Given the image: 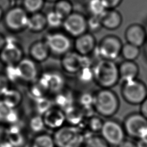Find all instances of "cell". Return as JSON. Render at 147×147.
I'll use <instances>...</instances> for the list:
<instances>
[{"label": "cell", "mask_w": 147, "mask_h": 147, "mask_svg": "<svg viewBox=\"0 0 147 147\" xmlns=\"http://www.w3.org/2000/svg\"><path fill=\"white\" fill-rule=\"evenodd\" d=\"M79 103L85 109L91 107L94 109V94L92 95L90 93H84L82 94L79 98Z\"/></svg>", "instance_id": "74e56055"}, {"label": "cell", "mask_w": 147, "mask_h": 147, "mask_svg": "<svg viewBox=\"0 0 147 147\" xmlns=\"http://www.w3.org/2000/svg\"><path fill=\"white\" fill-rule=\"evenodd\" d=\"M49 1H56V0H49Z\"/></svg>", "instance_id": "f907efd6"}, {"label": "cell", "mask_w": 147, "mask_h": 147, "mask_svg": "<svg viewBox=\"0 0 147 147\" xmlns=\"http://www.w3.org/2000/svg\"><path fill=\"white\" fill-rule=\"evenodd\" d=\"M100 136L111 146L117 147L126 138V133L122 124L118 121L109 119L103 121L100 131Z\"/></svg>", "instance_id": "52a82bcc"}, {"label": "cell", "mask_w": 147, "mask_h": 147, "mask_svg": "<svg viewBox=\"0 0 147 147\" xmlns=\"http://www.w3.org/2000/svg\"><path fill=\"white\" fill-rule=\"evenodd\" d=\"M140 54V48L129 43L123 44L121 55L124 60L135 61L138 59Z\"/></svg>", "instance_id": "d4e9b609"}, {"label": "cell", "mask_w": 147, "mask_h": 147, "mask_svg": "<svg viewBox=\"0 0 147 147\" xmlns=\"http://www.w3.org/2000/svg\"><path fill=\"white\" fill-rule=\"evenodd\" d=\"M40 84L44 88L52 92L60 91L64 86V80L61 75L56 73L45 75L41 80Z\"/></svg>", "instance_id": "ffe728a7"}, {"label": "cell", "mask_w": 147, "mask_h": 147, "mask_svg": "<svg viewBox=\"0 0 147 147\" xmlns=\"http://www.w3.org/2000/svg\"><path fill=\"white\" fill-rule=\"evenodd\" d=\"M6 141L14 147H24L28 142L26 131L18 124L7 126Z\"/></svg>", "instance_id": "9a60e30c"}, {"label": "cell", "mask_w": 147, "mask_h": 147, "mask_svg": "<svg viewBox=\"0 0 147 147\" xmlns=\"http://www.w3.org/2000/svg\"><path fill=\"white\" fill-rule=\"evenodd\" d=\"M7 129V126H3L2 125H0V141H6Z\"/></svg>", "instance_id": "7bdbcfd3"}, {"label": "cell", "mask_w": 147, "mask_h": 147, "mask_svg": "<svg viewBox=\"0 0 147 147\" xmlns=\"http://www.w3.org/2000/svg\"><path fill=\"white\" fill-rule=\"evenodd\" d=\"M96 45L95 37L89 32L77 37L75 42L76 51L82 56H88L93 53Z\"/></svg>", "instance_id": "5bb4252c"}, {"label": "cell", "mask_w": 147, "mask_h": 147, "mask_svg": "<svg viewBox=\"0 0 147 147\" xmlns=\"http://www.w3.org/2000/svg\"><path fill=\"white\" fill-rule=\"evenodd\" d=\"M144 27H145V26H144ZM145 30H146V34H147V25H146V27H145Z\"/></svg>", "instance_id": "681fc988"}, {"label": "cell", "mask_w": 147, "mask_h": 147, "mask_svg": "<svg viewBox=\"0 0 147 147\" xmlns=\"http://www.w3.org/2000/svg\"><path fill=\"white\" fill-rule=\"evenodd\" d=\"M51 105V102L47 98L42 97L38 98L36 103V108L38 114L42 115L52 107Z\"/></svg>", "instance_id": "1f68e13d"}, {"label": "cell", "mask_w": 147, "mask_h": 147, "mask_svg": "<svg viewBox=\"0 0 147 147\" xmlns=\"http://www.w3.org/2000/svg\"><path fill=\"white\" fill-rule=\"evenodd\" d=\"M140 113L147 119V98L140 105Z\"/></svg>", "instance_id": "60d3db41"}, {"label": "cell", "mask_w": 147, "mask_h": 147, "mask_svg": "<svg viewBox=\"0 0 147 147\" xmlns=\"http://www.w3.org/2000/svg\"><path fill=\"white\" fill-rule=\"evenodd\" d=\"M144 46H145V48H144V54L145 55V57L147 59V41H146V42L145 43V44Z\"/></svg>", "instance_id": "7dc6e473"}, {"label": "cell", "mask_w": 147, "mask_h": 147, "mask_svg": "<svg viewBox=\"0 0 147 147\" xmlns=\"http://www.w3.org/2000/svg\"><path fill=\"white\" fill-rule=\"evenodd\" d=\"M123 44L115 35H107L103 37L95 48L100 59L114 61L120 55Z\"/></svg>", "instance_id": "5b68a950"}, {"label": "cell", "mask_w": 147, "mask_h": 147, "mask_svg": "<svg viewBox=\"0 0 147 147\" xmlns=\"http://www.w3.org/2000/svg\"><path fill=\"white\" fill-rule=\"evenodd\" d=\"M49 51V49L45 42L38 41L32 46L30 53L34 59L41 61L48 57Z\"/></svg>", "instance_id": "7402d4cb"}, {"label": "cell", "mask_w": 147, "mask_h": 147, "mask_svg": "<svg viewBox=\"0 0 147 147\" xmlns=\"http://www.w3.org/2000/svg\"><path fill=\"white\" fill-rule=\"evenodd\" d=\"M118 66L119 80L126 82L138 78L140 69L134 61L123 60Z\"/></svg>", "instance_id": "ac0fdd59"}, {"label": "cell", "mask_w": 147, "mask_h": 147, "mask_svg": "<svg viewBox=\"0 0 147 147\" xmlns=\"http://www.w3.org/2000/svg\"><path fill=\"white\" fill-rule=\"evenodd\" d=\"M0 147H14L7 141H1Z\"/></svg>", "instance_id": "f6af8a7d"}, {"label": "cell", "mask_w": 147, "mask_h": 147, "mask_svg": "<svg viewBox=\"0 0 147 147\" xmlns=\"http://www.w3.org/2000/svg\"><path fill=\"white\" fill-rule=\"evenodd\" d=\"M136 144L137 147H147V138L137 139Z\"/></svg>", "instance_id": "ee69618b"}, {"label": "cell", "mask_w": 147, "mask_h": 147, "mask_svg": "<svg viewBox=\"0 0 147 147\" xmlns=\"http://www.w3.org/2000/svg\"><path fill=\"white\" fill-rule=\"evenodd\" d=\"M65 121L68 122L70 125L77 126L80 123L83 117V112L79 109L72 106L68 107L64 111Z\"/></svg>", "instance_id": "603a6c76"}, {"label": "cell", "mask_w": 147, "mask_h": 147, "mask_svg": "<svg viewBox=\"0 0 147 147\" xmlns=\"http://www.w3.org/2000/svg\"><path fill=\"white\" fill-rule=\"evenodd\" d=\"M47 24L53 28H56L63 24V19L55 11L49 12L46 16Z\"/></svg>", "instance_id": "d590c367"}, {"label": "cell", "mask_w": 147, "mask_h": 147, "mask_svg": "<svg viewBox=\"0 0 147 147\" xmlns=\"http://www.w3.org/2000/svg\"><path fill=\"white\" fill-rule=\"evenodd\" d=\"M50 51L56 54L66 53L71 47V41L65 35L55 33L48 35L45 41Z\"/></svg>", "instance_id": "7c38bea8"}, {"label": "cell", "mask_w": 147, "mask_h": 147, "mask_svg": "<svg viewBox=\"0 0 147 147\" xmlns=\"http://www.w3.org/2000/svg\"><path fill=\"white\" fill-rule=\"evenodd\" d=\"M107 9H115L122 3L123 0H103Z\"/></svg>", "instance_id": "ab89813d"}, {"label": "cell", "mask_w": 147, "mask_h": 147, "mask_svg": "<svg viewBox=\"0 0 147 147\" xmlns=\"http://www.w3.org/2000/svg\"><path fill=\"white\" fill-rule=\"evenodd\" d=\"M28 147H56L53 136L48 133L42 132L36 134L27 143Z\"/></svg>", "instance_id": "44dd1931"}, {"label": "cell", "mask_w": 147, "mask_h": 147, "mask_svg": "<svg viewBox=\"0 0 147 147\" xmlns=\"http://www.w3.org/2000/svg\"><path fill=\"white\" fill-rule=\"evenodd\" d=\"M122 125L128 136L136 139L147 138V119L140 113L129 114Z\"/></svg>", "instance_id": "8992f818"}, {"label": "cell", "mask_w": 147, "mask_h": 147, "mask_svg": "<svg viewBox=\"0 0 147 147\" xmlns=\"http://www.w3.org/2000/svg\"><path fill=\"white\" fill-rule=\"evenodd\" d=\"M46 24V17L41 13H35L28 17L26 26L31 30L40 31L44 29Z\"/></svg>", "instance_id": "cb8c5ba5"}, {"label": "cell", "mask_w": 147, "mask_h": 147, "mask_svg": "<svg viewBox=\"0 0 147 147\" xmlns=\"http://www.w3.org/2000/svg\"><path fill=\"white\" fill-rule=\"evenodd\" d=\"M56 147H81L86 137L78 126L63 125L52 135Z\"/></svg>", "instance_id": "3957f363"}, {"label": "cell", "mask_w": 147, "mask_h": 147, "mask_svg": "<svg viewBox=\"0 0 147 147\" xmlns=\"http://www.w3.org/2000/svg\"><path fill=\"white\" fill-rule=\"evenodd\" d=\"M46 129L56 130L64 125L65 117L64 112L57 108H51L42 115Z\"/></svg>", "instance_id": "4fadbf2b"}, {"label": "cell", "mask_w": 147, "mask_h": 147, "mask_svg": "<svg viewBox=\"0 0 147 147\" xmlns=\"http://www.w3.org/2000/svg\"><path fill=\"white\" fill-rule=\"evenodd\" d=\"M125 38L126 42L137 46L143 47L147 41V34L144 26L139 24H132L126 29Z\"/></svg>", "instance_id": "30bf717a"}, {"label": "cell", "mask_w": 147, "mask_h": 147, "mask_svg": "<svg viewBox=\"0 0 147 147\" xmlns=\"http://www.w3.org/2000/svg\"><path fill=\"white\" fill-rule=\"evenodd\" d=\"M13 109L3 100H0V122L6 123L8 117Z\"/></svg>", "instance_id": "8d00e7d4"}, {"label": "cell", "mask_w": 147, "mask_h": 147, "mask_svg": "<svg viewBox=\"0 0 147 147\" xmlns=\"http://www.w3.org/2000/svg\"><path fill=\"white\" fill-rule=\"evenodd\" d=\"M117 147H137V146L136 142L131 140L125 139Z\"/></svg>", "instance_id": "b9f144b4"}, {"label": "cell", "mask_w": 147, "mask_h": 147, "mask_svg": "<svg viewBox=\"0 0 147 147\" xmlns=\"http://www.w3.org/2000/svg\"><path fill=\"white\" fill-rule=\"evenodd\" d=\"M6 44L5 39L3 38V37L0 34V51L2 50L3 47L5 46Z\"/></svg>", "instance_id": "bcb514c9"}, {"label": "cell", "mask_w": 147, "mask_h": 147, "mask_svg": "<svg viewBox=\"0 0 147 147\" xmlns=\"http://www.w3.org/2000/svg\"><path fill=\"white\" fill-rule=\"evenodd\" d=\"M83 147H110L105 140L98 135H91L85 138Z\"/></svg>", "instance_id": "f546056e"}, {"label": "cell", "mask_w": 147, "mask_h": 147, "mask_svg": "<svg viewBox=\"0 0 147 147\" xmlns=\"http://www.w3.org/2000/svg\"><path fill=\"white\" fill-rule=\"evenodd\" d=\"M121 94L126 103L131 105H140L147 98V87L137 78L123 82Z\"/></svg>", "instance_id": "277c9868"}, {"label": "cell", "mask_w": 147, "mask_h": 147, "mask_svg": "<svg viewBox=\"0 0 147 147\" xmlns=\"http://www.w3.org/2000/svg\"><path fill=\"white\" fill-rule=\"evenodd\" d=\"M29 131L36 134L44 132L45 128L42 115L36 114L30 118L28 123Z\"/></svg>", "instance_id": "484cf974"}, {"label": "cell", "mask_w": 147, "mask_h": 147, "mask_svg": "<svg viewBox=\"0 0 147 147\" xmlns=\"http://www.w3.org/2000/svg\"><path fill=\"white\" fill-rule=\"evenodd\" d=\"M87 30H89L91 32H97L103 28L100 17L90 16V17L87 19Z\"/></svg>", "instance_id": "4dcf8cb0"}, {"label": "cell", "mask_w": 147, "mask_h": 147, "mask_svg": "<svg viewBox=\"0 0 147 147\" xmlns=\"http://www.w3.org/2000/svg\"><path fill=\"white\" fill-rule=\"evenodd\" d=\"M22 56L21 49L14 43L5 44L0 53L2 61L9 65L18 63L22 59Z\"/></svg>", "instance_id": "2e32d148"}, {"label": "cell", "mask_w": 147, "mask_h": 147, "mask_svg": "<svg viewBox=\"0 0 147 147\" xmlns=\"http://www.w3.org/2000/svg\"><path fill=\"white\" fill-rule=\"evenodd\" d=\"M1 16H2V10H1V9H0V18H1Z\"/></svg>", "instance_id": "c3c4849f"}, {"label": "cell", "mask_w": 147, "mask_h": 147, "mask_svg": "<svg viewBox=\"0 0 147 147\" xmlns=\"http://www.w3.org/2000/svg\"><path fill=\"white\" fill-rule=\"evenodd\" d=\"M87 56H82L77 52H67L63 57V68L69 73L78 72L84 67L91 66Z\"/></svg>", "instance_id": "9c48e42d"}, {"label": "cell", "mask_w": 147, "mask_h": 147, "mask_svg": "<svg viewBox=\"0 0 147 147\" xmlns=\"http://www.w3.org/2000/svg\"><path fill=\"white\" fill-rule=\"evenodd\" d=\"M9 89V80L6 76L0 74V95H3Z\"/></svg>", "instance_id": "f35d334b"}, {"label": "cell", "mask_w": 147, "mask_h": 147, "mask_svg": "<svg viewBox=\"0 0 147 147\" xmlns=\"http://www.w3.org/2000/svg\"><path fill=\"white\" fill-rule=\"evenodd\" d=\"M88 9L91 16L101 17L107 10L103 0H90Z\"/></svg>", "instance_id": "83f0119b"}, {"label": "cell", "mask_w": 147, "mask_h": 147, "mask_svg": "<svg viewBox=\"0 0 147 147\" xmlns=\"http://www.w3.org/2000/svg\"><path fill=\"white\" fill-rule=\"evenodd\" d=\"M28 17L26 11L20 7H14L6 14L5 21L6 25L12 30H19L26 26Z\"/></svg>", "instance_id": "8fae6325"}, {"label": "cell", "mask_w": 147, "mask_h": 147, "mask_svg": "<svg viewBox=\"0 0 147 147\" xmlns=\"http://www.w3.org/2000/svg\"><path fill=\"white\" fill-rule=\"evenodd\" d=\"M72 6L69 2L66 0H60L56 3L54 11L64 20L72 13Z\"/></svg>", "instance_id": "f1b7e54d"}, {"label": "cell", "mask_w": 147, "mask_h": 147, "mask_svg": "<svg viewBox=\"0 0 147 147\" xmlns=\"http://www.w3.org/2000/svg\"><path fill=\"white\" fill-rule=\"evenodd\" d=\"M119 99L117 94L109 88H100L94 94L93 107L101 117L110 118L119 108Z\"/></svg>", "instance_id": "7a4b0ae2"}, {"label": "cell", "mask_w": 147, "mask_h": 147, "mask_svg": "<svg viewBox=\"0 0 147 147\" xmlns=\"http://www.w3.org/2000/svg\"><path fill=\"white\" fill-rule=\"evenodd\" d=\"M43 3V0H24L25 10L31 13L38 11L42 7Z\"/></svg>", "instance_id": "836d02e7"}, {"label": "cell", "mask_w": 147, "mask_h": 147, "mask_svg": "<svg viewBox=\"0 0 147 147\" xmlns=\"http://www.w3.org/2000/svg\"><path fill=\"white\" fill-rule=\"evenodd\" d=\"M103 123V121L100 117L91 116L87 122V126L91 132L98 133L100 132Z\"/></svg>", "instance_id": "d6a6232c"}, {"label": "cell", "mask_w": 147, "mask_h": 147, "mask_svg": "<svg viewBox=\"0 0 147 147\" xmlns=\"http://www.w3.org/2000/svg\"><path fill=\"white\" fill-rule=\"evenodd\" d=\"M63 26L65 30L75 37H78L87 32V18L82 14L72 13L64 18Z\"/></svg>", "instance_id": "ba28073f"}, {"label": "cell", "mask_w": 147, "mask_h": 147, "mask_svg": "<svg viewBox=\"0 0 147 147\" xmlns=\"http://www.w3.org/2000/svg\"><path fill=\"white\" fill-rule=\"evenodd\" d=\"M18 76L27 82H32L37 77V71L34 62L29 59H21L17 65Z\"/></svg>", "instance_id": "e0dca14e"}, {"label": "cell", "mask_w": 147, "mask_h": 147, "mask_svg": "<svg viewBox=\"0 0 147 147\" xmlns=\"http://www.w3.org/2000/svg\"><path fill=\"white\" fill-rule=\"evenodd\" d=\"M80 81L84 83H88L94 80L92 66L84 67L78 72Z\"/></svg>", "instance_id": "e575fe53"}, {"label": "cell", "mask_w": 147, "mask_h": 147, "mask_svg": "<svg viewBox=\"0 0 147 147\" xmlns=\"http://www.w3.org/2000/svg\"><path fill=\"white\" fill-rule=\"evenodd\" d=\"M100 20L102 27L109 30L118 29L123 21L121 14L115 9H107L100 17Z\"/></svg>", "instance_id": "d6986e66"}, {"label": "cell", "mask_w": 147, "mask_h": 147, "mask_svg": "<svg viewBox=\"0 0 147 147\" xmlns=\"http://www.w3.org/2000/svg\"><path fill=\"white\" fill-rule=\"evenodd\" d=\"M92 70L94 80L100 88L111 89L120 81L118 66L114 61L99 59Z\"/></svg>", "instance_id": "6da1fadb"}, {"label": "cell", "mask_w": 147, "mask_h": 147, "mask_svg": "<svg viewBox=\"0 0 147 147\" xmlns=\"http://www.w3.org/2000/svg\"><path fill=\"white\" fill-rule=\"evenodd\" d=\"M21 93L14 89H8L3 95V100L10 107L15 109L21 102Z\"/></svg>", "instance_id": "4316f807"}]
</instances>
